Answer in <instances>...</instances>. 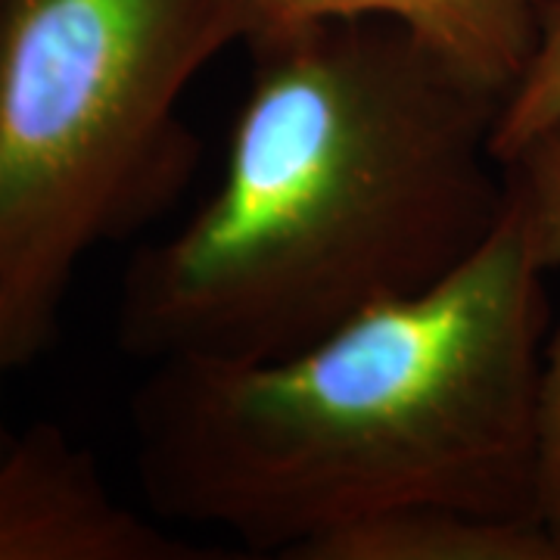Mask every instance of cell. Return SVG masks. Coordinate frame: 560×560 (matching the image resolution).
I'll return each instance as SVG.
<instances>
[{
	"label": "cell",
	"mask_w": 560,
	"mask_h": 560,
	"mask_svg": "<svg viewBox=\"0 0 560 560\" xmlns=\"http://www.w3.org/2000/svg\"><path fill=\"white\" fill-rule=\"evenodd\" d=\"M256 32L249 0H7L0 13V327L50 346L103 243L172 209L200 160L190 84Z\"/></svg>",
	"instance_id": "3957f363"
},
{
	"label": "cell",
	"mask_w": 560,
	"mask_h": 560,
	"mask_svg": "<svg viewBox=\"0 0 560 560\" xmlns=\"http://www.w3.org/2000/svg\"><path fill=\"white\" fill-rule=\"evenodd\" d=\"M533 517L560 548V324L548 330L536 386Z\"/></svg>",
	"instance_id": "9c48e42d"
},
{
	"label": "cell",
	"mask_w": 560,
	"mask_h": 560,
	"mask_svg": "<svg viewBox=\"0 0 560 560\" xmlns=\"http://www.w3.org/2000/svg\"><path fill=\"white\" fill-rule=\"evenodd\" d=\"M3 3H7V0H0V13H3Z\"/></svg>",
	"instance_id": "8fae6325"
},
{
	"label": "cell",
	"mask_w": 560,
	"mask_h": 560,
	"mask_svg": "<svg viewBox=\"0 0 560 560\" xmlns=\"http://www.w3.org/2000/svg\"><path fill=\"white\" fill-rule=\"evenodd\" d=\"M504 165L508 215L545 275L560 268V119L521 143Z\"/></svg>",
	"instance_id": "52a82bcc"
},
{
	"label": "cell",
	"mask_w": 560,
	"mask_h": 560,
	"mask_svg": "<svg viewBox=\"0 0 560 560\" xmlns=\"http://www.w3.org/2000/svg\"><path fill=\"white\" fill-rule=\"evenodd\" d=\"M249 7L253 35L320 22H389L501 101L533 57L545 13V0H249Z\"/></svg>",
	"instance_id": "5b68a950"
},
{
	"label": "cell",
	"mask_w": 560,
	"mask_h": 560,
	"mask_svg": "<svg viewBox=\"0 0 560 560\" xmlns=\"http://www.w3.org/2000/svg\"><path fill=\"white\" fill-rule=\"evenodd\" d=\"M560 119V0H545L536 50L523 69L521 81L501 101L492 147L501 162L521 143Z\"/></svg>",
	"instance_id": "ba28073f"
},
{
	"label": "cell",
	"mask_w": 560,
	"mask_h": 560,
	"mask_svg": "<svg viewBox=\"0 0 560 560\" xmlns=\"http://www.w3.org/2000/svg\"><path fill=\"white\" fill-rule=\"evenodd\" d=\"M116 499L97 458L40 420L0 455V560H206Z\"/></svg>",
	"instance_id": "277c9868"
},
{
	"label": "cell",
	"mask_w": 560,
	"mask_h": 560,
	"mask_svg": "<svg viewBox=\"0 0 560 560\" xmlns=\"http://www.w3.org/2000/svg\"><path fill=\"white\" fill-rule=\"evenodd\" d=\"M13 371V361H10V352H7V337H3V327H0V386H3V377ZM16 433L7 430V420H3V408H0V455L13 445Z\"/></svg>",
	"instance_id": "30bf717a"
},
{
	"label": "cell",
	"mask_w": 560,
	"mask_h": 560,
	"mask_svg": "<svg viewBox=\"0 0 560 560\" xmlns=\"http://www.w3.org/2000/svg\"><path fill=\"white\" fill-rule=\"evenodd\" d=\"M293 560H560V548L536 517L411 504L337 526Z\"/></svg>",
	"instance_id": "8992f818"
},
{
	"label": "cell",
	"mask_w": 560,
	"mask_h": 560,
	"mask_svg": "<svg viewBox=\"0 0 560 560\" xmlns=\"http://www.w3.org/2000/svg\"><path fill=\"white\" fill-rule=\"evenodd\" d=\"M545 271L508 215L448 278L268 361H156L131 396L160 521L293 560L411 504L533 517Z\"/></svg>",
	"instance_id": "7a4b0ae2"
},
{
	"label": "cell",
	"mask_w": 560,
	"mask_h": 560,
	"mask_svg": "<svg viewBox=\"0 0 560 560\" xmlns=\"http://www.w3.org/2000/svg\"><path fill=\"white\" fill-rule=\"evenodd\" d=\"M224 168L128 261L116 334L140 361H268L448 278L504 219L501 97L389 22L246 40Z\"/></svg>",
	"instance_id": "6da1fadb"
}]
</instances>
